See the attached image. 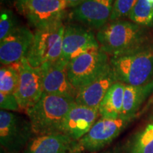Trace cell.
Wrapping results in <instances>:
<instances>
[{"mask_svg": "<svg viewBox=\"0 0 153 153\" xmlns=\"http://www.w3.org/2000/svg\"><path fill=\"white\" fill-rule=\"evenodd\" d=\"M79 140L64 133L36 135L28 143L22 153H82Z\"/></svg>", "mask_w": 153, "mask_h": 153, "instance_id": "13", "label": "cell"}, {"mask_svg": "<svg viewBox=\"0 0 153 153\" xmlns=\"http://www.w3.org/2000/svg\"><path fill=\"white\" fill-rule=\"evenodd\" d=\"M126 153H153V122L135 135Z\"/></svg>", "mask_w": 153, "mask_h": 153, "instance_id": "19", "label": "cell"}, {"mask_svg": "<svg viewBox=\"0 0 153 153\" xmlns=\"http://www.w3.org/2000/svg\"><path fill=\"white\" fill-rule=\"evenodd\" d=\"M85 0H62L63 2L65 4L67 9L68 8H74L82 2H84Z\"/></svg>", "mask_w": 153, "mask_h": 153, "instance_id": "25", "label": "cell"}, {"mask_svg": "<svg viewBox=\"0 0 153 153\" xmlns=\"http://www.w3.org/2000/svg\"><path fill=\"white\" fill-rule=\"evenodd\" d=\"M19 83V72L12 65L0 69V93L14 94Z\"/></svg>", "mask_w": 153, "mask_h": 153, "instance_id": "21", "label": "cell"}, {"mask_svg": "<svg viewBox=\"0 0 153 153\" xmlns=\"http://www.w3.org/2000/svg\"><path fill=\"white\" fill-rule=\"evenodd\" d=\"M2 1H7V0H1Z\"/></svg>", "mask_w": 153, "mask_h": 153, "instance_id": "29", "label": "cell"}, {"mask_svg": "<svg viewBox=\"0 0 153 153\" xmlns=\"http://www.w3.org/2000/svg\"><path fill=\"white\" fill-rule=\"evenodd\" d=\"M126 85L116 82L107 91L99 107V115L103 118H120L123 108Z\"/></svg>", "mask_w": 153, "mask_h": 153, "instance_id": "18", "label": "cell"}, {"mask_svg": "<svg viewBox=\"0 0 153 153\" xmlns=\"http://www.w3.org/2000/svg\"><path fill=\"white\" fill-rule=\"evenodd\" d=\"M11 65L19 72V83L14 95L20 108L26 111L43 94V72L41 68L30 65L26 57Z\"/></svg>", "mask_w": 153, "mask_h": 153, "instance_id": "7", "label": "cell"}, {"mask_svg": "<svg viewBox=\"0 0 153 153\" xmlns=\"http://www.w3.org/2000/svg\"><path fill=\"white\" fill-rule=\"evenodd\" d=\"M114 0H85L70 13V16L79 24L99 30L110 22Z\"/></svg>", "mask_w": 153, "mask_h": 153, "instance_id": "11", "label": "cell"}, {"mask_svg": "<svg viewBox=\"0 0 153 153\" xmlns=\"http://www.w3.org/2000/svg\"><path fill=\"white\" fill-rule=\"evenodd\" d=\"M99 44L90 28L76 23L65 26L60 60L66 62L94 49L99 48Z\"/></svg>", "mask_w": 153, "mask_h": 153, "instance_id": "9", "label": "cell"}, {"mask_svg": "<svg viewBox=\"0 0 153 153\" xmlns=\"http://www.w3.org/2000/svg\"><path fill=\"white\" fill-rule=\"evenodd\" d=\"M149 1H150V4H152L153 5V0H148Z\"/></svg>", "mask_w": 153, "mask_h": 153, "instance_id": "28", "label": "cell"}, {"mask_svg": "<svg viewBox=\"0 0 153 153\" xmlns=\"http://www.w3.org/2000/svg\"><path fill=\"white\" fill-rule=\"evenodd\" d=\"M116 82L142 86L153 81V48L110 57Z\"/></svg>", "mask_w": 153, "mask_h": 153, "instance_id": "3", "label": "cell"}, {"mask_svg": "<svg viewBox=\"0 0 153 153\" xmlns=\"http://www.w3.org/2000/svg\"><path fill=\"white\" fill-rule=\"evenodd\" d=\"M0 107L1 110L16 111L20 109V106L14 94H5L0 93Z\"/></svg>", "mask_w": 153, "mask_h": 153, "instance_id": "24", "label": "cell"}, {"mask_svg": "<svg viewBox=\"0 0 153 153\" xmlns=\"http://www.w3.org/2000/svg\"><path fill=\"white\" fill-rule=\"evenodd\" d=\"M67 7L62 0H30L19 11L36 30L62 22Z\"/></svg>", "mask_w": 153, "mask_h": 153, "instance_id": "8", "label": "cell"}, {"mask_svg": "<svg viewBox=\"0 0 153 153\" xmlns=\"http://www.w3.org/2000/svg\"><path fill=\"white\" fill-rule=\"evenodd\" d=\"M34 34L24 26H18L0 41V60L2 65H9L26 57L33 42Z\"/></svg>", "mask_w": 153, "mask_h": 153, "instance_id": "12", "label": "cell"}, {"mask_svg": "<svg viewBox=\"0 0 153 153\" xmlns=\"http://www.w3.org/2000/svg\"><path fill=\"white\" fill-rule=\"evenodd\" d=\"M68 62L58 59L51 65L40 67L43 72V93L75 99L77 90L71 85L67 74Z\"/></svg>", "mask_w": 153, "mask_h": 153, "instance_id": "14", "label": "cell"}, {"mask_svg": "<svg viewBox=\"0 0 153 153\" xmlns=\"http://www.w3.org/2000/svg\"><path fill=\"white\" fill-rule=\"evenodd\" d=\"M29 120L7 111L0 112V144L4 153H22L33 135Z\"/></svg>", "mask_w": 153, "mask_h": 153, "instance_id": "6", "label": "cell"}, {"mask_svg": "<svg viewBox=\"0 0 153 153\" xmlns=\"http://www.w3.org/2000/svg\"><path fill=\"white\" fill-rule=\"evenodd\" d=\"M99 153H121V150H120V148H114Z\"/></svg>", "mask_w": 153, "mask_h": 153, "instance_id": "27", "label": "cell"}, {"mask_svg": "<svg viewBox=\"0 0 153 153\" xmlns=\"http://www.w3.org/2000/svg\"><path fill=\"white\" fill-rule=\"evenodd\" d=\"M138 0H115L110 21L121 20L128 15Z\"/></svg>", "mask_w": 153, "mask_h": 153, "instance_id": "22", "label": "cell"}, {"mask_svg": "<svg viewBox=\"0 0 153 153\" xmlns=\"http://www.w3.org/2000/svg\"><path fill=\"white\" fill-rule=\"evenodd\" d=\"M109 64V55L100 48L82 53L68 62L69 81L74 89L79 90L100 76Z\"/></svg>", "mask_w": 153, "mask_h": 153, "instance_id": "5", "label": "cell"}, {"mask_svg": "<svg viewBox=\"0 0 153 153\" xmlns=\"http://www.w3.org/2000/svg\"><path fill=\"white\" fill-rule=\"evenodd\" d=\"M29 1H30V0H16L15 6H16L17 10L20 11L21 9H22V7Z\"/></svg>", "mask_w": 153, "mask_h": 153, "instance_id": "26", "label": "cell"}, {"mask_svg": "<svg viewBox=\"0 0 153 153\" xmlns=\"http://www.w3.org/2000/svg\"><path fill=\"white\" fill-rule=\"evenodd\" d=\"M152 93L153 81L142 86L126 85L123 108L120 118L131 120Z\"/></svg>", "mask_w": 153, "mask_h": 153, "instance_id": "17", "label": "cell"}, {"mask_svg": "<svg viewBox=\"0 0 153 153\" xmlns=\"http://www.w3.org/2000/svg\"><path fill=\"white\" fill-rule=\"evenodd\" d=\"M116 82L114 72L109 64L105 71L97 79L77 90L75 97L76 104L99 109V105L107 91Z\"/></svg>", "mask_w": 153, "mask_h": 153, "instance_id": "16", "label": "cell"}, {"mask_svg": "<svg viewBox=\"0 0 153 153\" xmlns=\"http://www.w3.org/2000/svg\"><path fill=\"white\" fill-rule=\"evenodd\" d=\"M99 47L110 57L153 48L150 28L131 21H110L96 34Z\"/></svg>", "mask_w": 153, "mask_h": 153, "instance_id": "1", "label": "cell"}, {"mask_svg": "<svg viewBox=\"0 0 153 153\" xmlns=\"http://www.w3.org/2000/svg\"><path fill=\"white\" fill-rule=\"evenodd\" d=\"M131 120L118 118L97 120L89 131L79 140L84 151L96 152L104 149L119 135Z\"/></svg>", "mask_w": 153, "mask_h": 153, "instance_id": "10", "label": "cell"}, {"mask_svg": "<svg viewBox=\"0 0 153 153\" xmlns=\"http://www.w3.org/2000/svg\"><path fill=\"white\" fill-rule=\"evenodd\" d=\"M74 104L73 97L43 93L39 100L26 110L34 135L62 133L63 122Z\"/></svg>", "mask_w": 153, "mask_h": 153, "instance_id": "2", "label": "cell"}, {"mask_svg": "<svg viewBox=\"0 0 153 153\" xmlns=\"http://www.w3.org/2000/svg\"><path fill=\"white\" fill-rule=\"evenodd\" d=\"M16 27L18 26L12 11L6 9L1 10L0 16V41L4 39Z\"/></svg>", "mask_w": 153, "mask_h": 153, "instance_id": "23", "label": "cell"}, {"mask_svg": "<svg viewBox=\"0 0 153 153\" xmlns=\"http://www.w3.org/2000/svg\"><path fill=\"white\" fill-rule=\"evenodd\" d=\"M131 22L143 27L153 28V5L148 0H138L130 12Z\"/></svg>", "mask_w": 153, "mask_h": 153, "instance_id": "20", "label": "cell"}, {"mask_svg": "<svg viewBox=\"0 0 153 153\" xmlns=\"http://www.w3.org/2000/svg\"><path fill=\"white\" fill-rule=\"evenodd\" d=\"M64 29L65 26L60 22L45 29L36 30L26 57L30 65L40 68L53 64L60 58Z\"/></svg>", "mask_w": 153, "mask_h": 153, "instance_id": "4", "label": "cell"}, {"mask_svg": "<svg viewBox=\"0 0 153 153\" xmlns=\"http://www.w3.org/2000/svg\"><path fill=\"white\" fill-rule=\"evenodd\" d=\"M99 114L98 108L74 104L67 114L62 125V133L79 140L91 128Z\"/></svg>", "mask_w": 153, "mask_h": 153, "instance_id": "15", "label": "cell"}]
</instances>
